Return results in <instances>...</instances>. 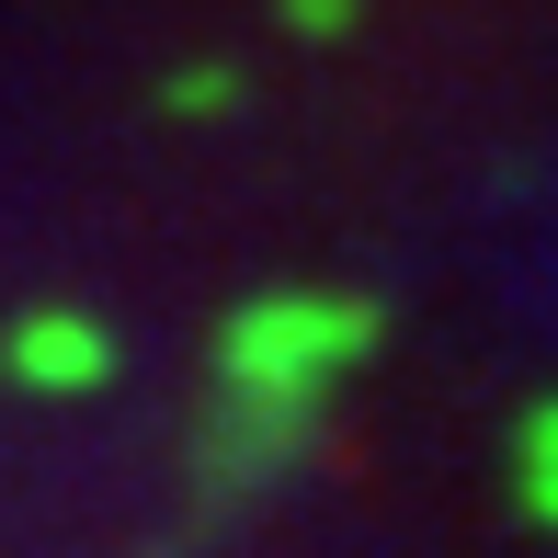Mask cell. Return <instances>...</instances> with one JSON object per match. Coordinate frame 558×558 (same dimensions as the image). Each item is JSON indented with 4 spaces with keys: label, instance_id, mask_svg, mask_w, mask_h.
Returning a JSON list of instances; mask_svg holds the SVG:
<instances>
[{
    "label": "cell",
    "instance_id": "obj_1",
    "mask_svg": "<svg viewBox=\"0 0 558 558\" xmlns=\"http://www.w3.org/2000/svg\"><path fill=\"white\" fill-rule=\"evenodd\" d=\"M365 342V308H342V296H263V308L228 319V388L240 399H296L308 411V388L342 365V353Z\"/></svg>",
    "mask_w": 558,
    "mask_h": 558
},
{
    "label": "cell",
    "instance_id": "obj_2",
    "mask_svg": "<svg viewBox=\"0 0 558 558\" xmlns=\"http://www.w3.org/2000/svg\"><path fill=\"white\" fill-rule=\"evenodd\" d=\"M12 376H23V388H46V399L104 388V376H114V342L92 331V319H58V308H46V319H23V331H12Z\"/></svg>",
    "mask_w": 558,
    "mask_h": 558
}]
</instances>
